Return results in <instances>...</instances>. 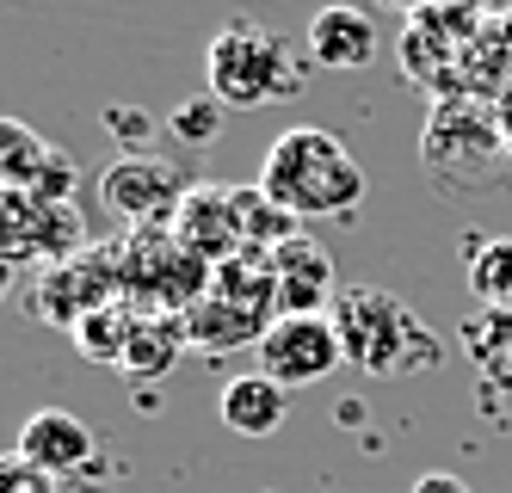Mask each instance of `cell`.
Instances as JSON below:
<instances>
[{"instance_id": "13", "label": "cell", "mask_w": 512, "mask_h": 493, "mask_svg": "<svg viewBox=\"0 0 512 493\" xmlns=\"http://www.w3.org/2000/svg\"><path fill=\"white\" fill-rule=\"evenodd\" d=\"M272 265V290H278V315H334V259L327 247H315L309 235H290L284 247L266 253Z\"/></svg>"}, {"instance_id": "5", "label": "cell", "mask_w": 512, "mask_h": 493, "mask_svg": "<svg viewBox=\"0 0 512 493\" xmlns=\"http://www.w3.org/2000/svg\"><path fill=\"white\" fill-rule=\"evenodd\" d=\"M198 352H260V339L278 327V290L266 253H241L229 265H216V278L204 302L186 315Z\"/></svg>"}, {"instance_id": "17", "label": "cell", "mask_w": 512, "mask_h": 493, "mask_svg": "<svg viewBox=\"0 0 512 493\" xmlns=\"http://www.w3.org/2000/svg\"><path fill=\"white\" fill-rule=\"evenodd\" d=\"M216 413H223V426L235 438H272L290 420V389L272 383L266 370H247V376H229V383H223Z\"/></svg>"}, {"instance_id": "8", "label": "cell", "mask_w": 512, "mask_h": 493, "mask_svg": "<svg viewBox=\"0 0 512 493\" xmlns=\"http://www.w3.org/2000/svg\"><path fill=\"white\" fill-rule=\"evenodd\" d=\"M192 192V173L173 155H155V148H124V155L99 173V204L112 210L130 229H167Z\"/></svg>"}, {"instance_id": "9", "label": "cell", "mask_w": 512, "mask_h": 493, "mask_svg": "<svg viewBox=\"0 0 512 493\" xmlns=\"http://www.w3.org/2000/svg\"><path fill=\"white\" fill-rule=\"evenodd\" d=\"M25 302L38 309V321L68 327V333H75L93 309H105V302H130V296H124V272H118V247H99V241H93V247L75 253V259L44 265Z\"/></svg>"}, {"instance_id": "3", "label": "cell", "mask_w": 512, "mask_h": 493, "mask_svg": "<svg viewBox=\"0 0 512 493\" xmlns=\"http://www.w3.org/2000/svg\"><path fill=\"white\" fill-rule=\"evenodd\" d=\"M309 81L303 56L260 19H229L204 50V93H216L229 111H260L297 99Z\"/></svg>"}, {"instance_id": "18", "label": "cell", "mask_w": 512, "mask_h": 493, "mask_svg": "<svg viewBox=\"0 0 512 493\" xmlns=\"http://www.w3.org/2000/svg\"><path fill=\"white\" fill-rule=\"evenodd\" d=\"M463 346L475 358V376H482L488 389L512 395V309H482L463 327Z\"/></svg>"}, {"instance_id": "2", "label": "cell", "mask_w": 512, "mask_h": 493, "mask_svg": "<svg viewBox=\"0 0 512 493\" xmlns=\"http://www.w3.org/2000/svg\"><path fill=\"white\" fill-rule=\"evenodd\" d=\"M334 327H340L346 364L371 370V376H420V370H438V358H445V339H438L395 290H377V284L340 290Z\"/></svg>"}, {"instance_id": "20", "label": "cell", "mask_w": 512, "mask_h": 493, "mask_svg": "<svg viewBox=\"0 0 512 493\" xmlns=\"http://www.w3.org/2000/svg\"><path fill=\"white\" fill-rule=\"evenodd\" d=\"M130 321H136V302H105V309H93V315L75 327L81 358H93V364H118V358H124V339H130Z\"/></svg>"}, {"instance_id": "1", "label": "cell", "mask_w": 512, "mask_h": 493, "mask_svg": "<svg viewBox=\"0 0 512 493\" xmlns=\"http://www.w3.org/2000/svg\"><path fill=\"white\" fill-rule=\"evenodd\" d=\"M260 192H266L272 204H284L297 222L352 216V210L364 204V167H358V155H352L334 130L297 124V130H284V136L266 148Z\"/></svg>"}, {"instance_id": "25", "label": "cell", "mask_w": 512, "mask_h": 493, "mask_svg": "<svg viewBox=\"0 0 512 493\" xmlns=\"http://www.w3.org/2000/svg\"><path fill=\"white\" fill-rule=\"evenodd\" d=\"M377 7H395V13L420 19V13H432V7H451V0H377Z\"/></svg>"}, {"instance_id": "27", "label": "cell", "mask_w": 512, "mask_h": 493, "mask_svg": "<svg viewBox=\"0 0 512 493\" xmlns=\"http://www.w3.org/2000/svg\"><path fill=\"white\" fill-rule=\"evenodd\" d=\"M13 272H19V265H7V259H0V302L13 296Z\"/></svg>"}, {"instance_id": "10", "label": "cell", "mask_w": 512, "mask_h": 493, "mask_svg": "<svg viewBox=\"0 0 512 493\" xmlns=\"http://www.w3.org/2000/svg\"><path fill=\"white\" fill-rule=\"evenodd\" d=\"M260 370L284 389H309L321 376H334L346 364V346H340V327L334 315H278V327L260 339Z\"/></svg>"}, {"instance_id": "29", "label": "cell", "mask_w": 512, "mask_h": 493, "mask_svg": "<svg viewBox=\"0 0 512 493\" xmlns=\"http://www.w3.org/2000/svg\"><path fill=\"white\" fill-rule=\"evenodd\" d=\"M506 130H512V99H506Z\"/></svg>"}, {"instance_id": "7", "label": "cell", "mask_w": 512, "mask_h": 493, "mask_svg": "<svg viewBox=\"0 0 512 493\" xmlns=\"http://www.w3.org/2000/svg\"><path fill=\"white\" fill-rule=\"evenodd\" d=\"M87 216L81 204H62V198H38V192H19V185H0V259L7 265H62L87 253Z\"/></svg>"}, {"instance_id": "28", "label": "cell", "mask_w": 512, "mask_h": 493, "mask_svg": "<svg viewBox=\"0 0 512 493\" xmlns=\"http://www.w3.org/2000/svg\"><path fill=\"white\" fill-rule=\"evenodd\" d=\"M469 7H494V13H506V7H512V0H469Z\"/></svg>"}, {"instance_id": "16", "label": "cell", "mask_w": 512, "mask_h": 493, "mask_svg": "<svg viewBox=\"0 0 512 493\" xmlns=\"http://www.w3.org/2000/svg\"><path fill=\"white\" fill-rule=\"evenodd\" d=\"M309 62L321 68H371L377 62V19L364 7H346V0H334V7H321L309 19Z\"/></svg>"}, {"instance_id": "21", "label": "cell", "mask_w": 512, "mask_h": 493, "mask_svg": "<svg viewBox=\"0 0 512 493\" xmlns=\"http://www.w3.org/2000/svg\"><path fill=\"white\" fill-rule=\"evenodd\" d=\"M223 118H229V105L216 99V93L179 99V105L167 111V136H173L179 148H210V142H216V130H223Z\"/></svg>"}, {"instance_id": "6", "label": "cell", "mask_w": 512, "mask_h": 493, "mask_svg": "<svg viewBox=\"0 0 512 493\" xmlns=\"http://www.w3.org/2000/svg\"><path fill=\"white\" fill-rule=\"evenodd\" d=\"M118 247V272H124V296L142 302V309H173V315H192L210 278H216V265L186 241L167 222V229H130Z\"/></svg>"}, {"instance_id": "11", "label": "cell", "mask_w": 512, "mask_h": 493, "mask_svg": "<svg viewBox=\"0 0 512 493\" xmlns=\"http://www.w3.org/2000/svg\"><path fill=\"white\" fill-rule=\"evenodd\" d=\"M19 457L31 469H44L50 481H87L99 475L105 463V450H99V432L81 420V413H68V407H38L31 420L19 426Z\"/></svg>"}, {"instance_id": "26", "label": "cell", "mask_w": 512, "mask_h": 493, "mask_svg": "<svg viewBox=\"0 0 512 493\" xmlns=\"http://www.w3.org/2000/svg\"><path fill=\"white\" fill-rule=\"evenodd\" d=\"M62 493H112V487H105V481H93V475H87V481H62Z\"/></svg>"}, {"instance_id": "14", "label": "cell", "mask_w": 512, "mask_h": 493, "mask_svg": "<svg viewBox=\"0 0 512 493\" xmlns=\"http://www.w3.org/2000/svg\"><path fill=\"white\" fill-rule=\"evenodd\" d=\"M173 229L186 235L210 265H229L247 253V229H241V185H192L179 204Z\"/></svg>"}, {"instance_id": "24", "label": "cell", "mask_w": 512, "mask_h": 493, "mask_svg": "<svg viewBox=\"0 0 512 493\" xmlns=\"http://www.w3.org/2000/svg\"><path fill=\"white\" fill-rule=\"evenodd\" d=\"M408 493H469V487H463L457 475H445V469H438V475H420V481H414Z\"/></svg>"}, {"instance_id": "15", "label": "cell", "mask_w": 512, "mask_h": 493, "mask_svg": "<svg viewBox=\"0 0 512 493\" xmlns=\"http://www.w3.org/2000/svg\"><path fill=\"white\" fill-rule=\"evenodd\" d=\"M186 346H192L186 315H173V309H142V302H136V321H130V339H124L118 370L130 376V383H161V376L179 364V352H186Z\"/></svg>"}, {"instance_id": "12", "label": "cell", "mask_w": 512, "mask_h": 493, "mask_svg": "<svg viewBox=\"0 0 512 493\" xmlns=\"http://www.w3.org/2000/svg\"><path fill=\"white\" fill-rule=\"evenodd\" d=\"M0 185H19V192L75 204L81 167H75V155H68V148H56L50 136H38L31 124L0 118Z\"/></svg>"}, {"instance_id": "19", "label": "cell", "mask_w": 512, "mask_h": 493, "mask_svg": "<svg viewBox=\"0 0 512 493\" xmlns=\"http://www.w3.org/2000/svg\"><path fill=\"white\" fill-rule=\"evenodd\" d=\"M469 296L482 309H512V235L469 241Z\"/></svg>"}, {"instance_id": "4", "label": "cell", "mask_w": 512, "mask_h": 493, "mask_svg": "<svg viewBox=\"0 0 512 493\" xmlns=\"http://www.w3.org/2000/svg\"><path fill=\"white\" fill-rule=\"evenodd\" d=\"M420 155H426V173L438 179V192H469V185H488L512 161L506 111H494L488 99H475V93L438 99L432 118H426V136H420Z\"/></svg>"}, {"instance_id": "22", "label": "cell", "mask_w": 512, "mask_h": 493, "mask_svg": "<svg viewBox=\"0 0 512 493\" xmlns=\"http://www.w3.org/2000/svg\"><path fill=\"white\" fill-rule=\"evenodd\" d=\"M0 493H62V481H50L44 469H31L19 450L0 457Z\"/></svg>"}, {"instance_id": "23", "label": "cell", "mask_w": 512, "mask_h": 493, "mask_svg": "<svg viewBox=\"0 0 512 493\" xmlns=\"http://www.w3.org/2000/svg\"><path fill=\"white\" fill-rule=\"evenodd\" d=\"M105 130H112V136H130V142H142V136H149V118H142V111H105Z\"/></svg>"}]
</instances>
